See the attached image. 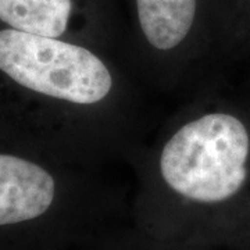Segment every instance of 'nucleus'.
Masks as SVG:
<instances>
[{
    "label": "nucleus",
    "instance_id": "nucleus-1",
    "mask_svg": "<svg viewBox=\"0 0 250 250\" xmlns=\"http://www.w3.org/2000/svg\"><path fill=\"white\" fill-rule=\"evenodd\" d=\"M157 175L179 199L225 213L241 238L250 233V102L178 125L161 145Z\"/></svg>",
    "mask_w": 250,
    "mask_h": 250
},
{
    "label": "nucleus",
    "instance_id": "nucleus-2",
    "mask_svg": "<svg viewBox=\"0 0 250 250\" xmlns=\"http://www.w3.org/2000/svg\"><path fill=\"white\" fill-rule=\"evenodd\" d=\"M0 71L20 86L81 107H96L116 88L114 72L93 50L17 29L0 31Z\"/></svg>",
    "mask_w": 250,
    "mask_h": 250
},
{
    "label": "nucleus",
    "instance_id": "nucleus-3",
    "mask_svg": "<svg viewBox=\"0 0 250 250\" xmlns=\"http://www.w3.org/2000/svg\"><path fill=\"white\" fill-rule=\"evenodd\" d=\"M56 181L34 161L0 153V227L36 220L52 207Z\"/></svg>",
    "mask_w": 250,
    "mask_h": 250
},
{
    "label": "nucleus",
    "instance_id": "nucleus-4",
    "mask_svg": "<svg viewBox=\"0 0 250 250\" xmlns=\"http://www.w3.org/2000/svg\"><path fill=\"white\" fill-rule=\"evenodd\" d=\"M135 4L146 43L160 53L181 47L195 24L197 0H135Z\"/></svg>",
    "mask_w": 250,
    "mask_h": 250
},
{
    "label": "nucleus",
    "instance_id": "nucleus-5",
    "mask_svg": "<svg viewBox=\"0 0 250 250\" xmlns=\"http://www.w3.org/2000/svg\"><path fill=\"white\" fill-rule=\"evenodd\" d=\"M71 16L72 0H0V21L34 35L62 38Z\"/></svg>",
    "mask_w": 250,
    "mask_h": 250
},
{
    "label": "nucleus",
    "instance_id": "nucleus-6",
    "mask_svg": "<svg viewBox=\"0 0 250 250\" xmlns=\"http://www.w3.org/2000/svg\"><path fill=\"white\" fill-rule=\"evenodd\" d=\"M245 241H248V242H249V243H250V236H249V238H246Z\"/></svg>",
    "mask_w": 250,
    "mask_h": 250
}]
</instances>
